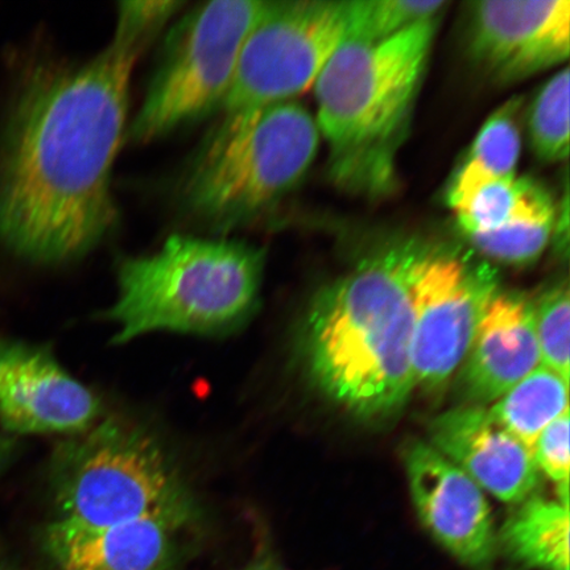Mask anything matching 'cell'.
Masks as SVG:
<instances>
[{
  "label": "cell",
  "mask_w": 570,
  "mask_h": 570,
  "mask_svg": "<svg viewBox=\"0 0 570 570\" xmlns=\"http://www.w3.org/2000/svg\"><path fill=\"white\" fill-rule=\"evenodd\" d=\"M554 217L518 219L502 229L470 237L476 248L505 265H529L544 253L553 232Z\"/></svg>",
  "instance_id": "603a6c76"
},
{
  "label": "cell",
  "mask_w": 570,
  "mask_h": 570,
  "mask_svg": "<svg viewBox=\"0 0 570 570\" xmlns=\"http://www.w3.org/2000/svg\"><path fill=\"white\" fill-rule=\"evenodd\" d=\"M413 508L431 537L472 570H490L498 551L493 514L484 491L426 443L405 452Z\"/></svg>",
  "instance_id": "7c38bea8"
},
{
  "label": "cell",
  "mask_w": 570,
  "mask_h": 570,
  "mask_svg": "<svg viewBox=\"0 0 570 570\" xmlns=\"http://www.w3.org/2000/svg\"><path fill=\"white\" fill-rule=\"evenodd\" d=\"M51 487L59 518L104 527L159 519L190 529L202 511L159 440L137 424L99 420L57 446Z\"/></svg>",
  "instance_id": "8992f818"
},
{
  "label": "cell",
  "mask_w": 570,
  "mask_h": 570,
  "mask_svg": "<svg viewBox=\"0 0 570 570\" xmlns=\"http://www.w3.org/2000/svg\"><path fill=\"white\" fill-rule=\"evenodd\" d=\"M268 4L217 0L184 13L164 41L159 68L126 140L146 145L223 109L240 49Z\"/></svg>",
  "instance_id": "52a82bcc"
},
{
  "label": "cell",
  "mask_w": 570,
  "mask_h": 570,
  "mask_svg": "<svg viewBox=\"0 0 570 570\" xmlns=\"http://www.w3.org/2000/svg\"><path fill=\"white\" fill-rule=\"evenodd\" d=\"M430 445L483 491L519 504L538 494L541 473L532 451L491 415L487 405H461L433 420Z\"/></svg>",
  "instance_id": "4fadbf2b"
},
{
  "label": "cell",
  "mask_w": 570,
  "mask_h": 570,
  "mask_svg": "<svg viewBox=\"0 0 570 570\" xmlns=\"http://www.w3.org/2000/svg\"><path fill=\"white\" fill-rule=\"evenodd\" d=\"M519 107L520 101H510L483 125L448 190L451 208L483 184L517 177L520 156Z\"/></svg>",
  "instance_id": "ac0fdd59"
},
{
  "label": "cell",
  "mask_w": 570,
  "mask_h": 570,
  "mask_svg": "<svg viewBox=\"0 0 570 570\" xmlns=\"http://www.w3.org/2000/svg\"><path fill=\"white\" fill-rule=\"evenodd\" d=\"M240 570H285L268 546H262L254 558Z\"/></svg>",
  "instance_id": "d4e9b609"
},
{
  "label": "cell",
  "mask_w": 570,
  "mask_h": 570,
  "mask_svg": "<svg viewBox=\"0 0 570 570\" xmlns=\"http://www.w3.org/2000/svg\"><path fill=\"white\" fill-rule=\"evenodd\" d=\"M540 365L533 303L498 292L459 368L461 391L472 404L495 403Z\"/></svg>",
  "instance_id": "5bb4252c"
},
{
  "label": "cell",
  "mask_w": 570,
  "mask_h": 570,
  "mask_svg": "<svg viewBox=\"0 0 570 570\" xmlns=\"http://www.w3.org/2000/svg\"><path fill=\"white\" fill-rule=\"evenodd\" d=\"M438 24L425 20L380 41L344 39L321 70L316 122L340 187L368 196L392 188Z\"/></svg>",
  "instance_id": "3957f363"
},
{
  "label": "cell",
  "mask_w": 570,
  "mask_h": 570,
  "mask_svg": "<svg viewBox=\"0 0 570 570\" xmlns=\"http://www.w3.org/2000/svg\"><path fill=\"white\" fill-rule=\"evenodd\" d=\"M505 570H522V569L510 568V569H505Z\"/></svg>",
  "instance_id": "4316f807"
},
{
  "label": "cell",
  "mask_w": 570,
  "mask_h": 570,
  "mask_svg": "<svg viewBox=\"0 0 570 570\" xmlns=\"http://www.w3.org/2000/svg\"><path fill=\"white\" fill-rule=\"evenodd\" d=\"M347 2H269L240 49L223 114L259 109L315 85L346 32Z\"/></svg>",
  "instance_id": "ba28073f"
},
{
  "label": "cell",
  "mask_w": 570,
  "mask_h": 570,
  "mask_svg": "<svg viewBox=\"0 0 570 570\" xmlns=\"http://www.w3.org/2000/svg\"><path fill=\"white\" fill-rule=\"evenodd\" d=\"M569 68L553 76L531 106L529 130L533 153L547 163L569 154Z\"/></svg>",
  "instance_id": "44dd1931"
},
{
  "label": "cell",
  "mask_w": 570,
  "mask_h": 570,
  "mask_svg": "<svg viewBox=\"0 0 570 570\" xmlns=\"http://www.w3.org/2000/svg\"><path fill=\"white\" fill-rule=\"evenodd\" d=\"M534 306L541 365L569 382L570 294L568 283L544 292Z\"/></svg>",
  "instance_id": "7402d4cb"
},
{
  "label": "cell",
  "mask_w": 570,
  "mask_h": 570,
  "mask_svg": "<svg viewBox=\"0 0 570 570\" xmlns=\"http://www.w3.org/2000/svg\"><path fill=\"white\" fill-rule=\"evenodd\" d=\"M443 0H361L347 2L345 38L380 41L443 12Z\"/></svg>",
  "instance_id": "ffe728a7"
},
{
  "label": "cell",
  "mask_w": 570,
  "mask_h": 570,
  "mask_svg": "<svg viewBox=\"0 0 570 570\" xmlns=\"http://www.w3.org/2000/svg\"><path fill=\"white\" fill-rule=\"evenodd\" d=\"M13 454H16V441L0 433V472L9 465Z\"/></svg>",
  "instance_id": "484cf974"
},
{
  "label": "cell",
  "mask_w": 570,
  "mask_h": 570,
  "mask_svg": "<svg viewBox=\"0 0 570 570\" xmlns=\"http://www.w3.org/2000/svg\"><path fill=\"white\" fill-rule=\"evenodd\" d=\"M498 292L495 271L489 266L425 249L413 283L416 387L438 390L458 372Z\"/></svg>",
  "instance_id": "9c48e42d"
},
{
  "label": "cell",
  "mask_w": 570,
  "mask_h": 570,
  "mask_svg": "<svg viewBox=\"0 0 570 570\" xmlns=\"http://www.w3.org/2000/svg\"><path fill=\"white\" fill-rule=\"evenodd\" d=\"M183 530L159 519L95 527L56 518L45 547L61 570H174Z\"/></svg>",
  "instance_id": "9a60e30c"
},
{
  "label": "cell",
  "mask_w": 570,
  "mask_h": 570,
  "mask_svg": "<svg viewBox=\"0 0 570 570\" xmlns=\"http://www.w3.org/2000/svg\"><path fill=\"white\" fill-rule=\"evenodd\" d=\"M468 237L502 229L518 219L554 217L548 191L529 178H509L481 185L452 206Z\"/></svg>",
  "instance_id": "e0dca14e"
},
{
  "label": "cell",
  "mask_w": 570,
  "mask_h": 570,
  "mask_svg": "<svg viewBox=\"0 0 570 570\" xmlns=\"http://www.w3.org/2000/svg\"><path fill=\"white\" fill-rule=\"evenodd\" d=\"M468 52L491 80L510 85L566 61L569 0H483L468 10Z\"/></svg>",
  "instance_id": "30bf717a"
},
{
  "label": "cell",
  "mask_w": 570,
  "mask_h": 570,
  "mask_svg": "<svg viewBox=\"0 0 570 570\" xmlns=\"http://www.w3.org/2000/svg\"><path fill=\"white\" fill-rule=\"evenodd\" d=\"M185 3L122 2L107 46L21 75L0 134V244L36 265L89 254L118 223L114 166L135 66Z\"/></svg>",
  "instance_id": "6da1fadb"
},
{
  "label": "cell",
  "mask_w": 570,
  "mask_h": 570,
  "mask_svg": "<svg viewBox=\"0 0 570 570\" xmlns=\"http://www.w3.org/2000/svg\"><path fill=\"white\" fill-rule=\"evenodd\" d=\"M416 244L377 249L311 304L303 355L326 397L360 419L401 411L416 389L412 367Z\"/></svg>",
  "instance_id": "7a4b0ae2"
},
{
  "label": "cell",
  "mask_w": 570,
  "mask_h": 570,
  "mask_svg": "<svg viewBox=\"0 0 570 570\" xmlns=\"http://www.w3.org/2000/svg\"><path fill=\"white\" fill-rule=\"evenodd\" d=\"M0 570H3V569H0Z\"/></svg>",
  "instance_id": "83f0119b"
},
{
  "label": "cell",
  "mask_w": 570,
  "mask_h": 570,
  "mask_svg": "<svg viewBox=\"0 0 570 570\" xmlns=\"http://www.w3.org/2000/svg\"><path fill=\"white\" fill-rule=\"evenodd\" d=\"M569 410L546 426L532 446L541 474L559 487V501L569 504Z\"/></svg>",
  "instance_id": "cb8c5ba5"
},
{
  "label": "cell",
  "mask_w": 570,
  "mask_h": 570,
  "mask_svg": "<svg viewBox=\"0 0 570 570\" xmlns=\"http://www.w3.org/2000/svg\"><path fill=\"white\" fill-rule=\"evenodd\" d=\"M489 410L499 423L532 451L544 428L569 410V382L540 365Z\"/></svg>",
  "instance_id": "d6986e66"
},
{
  "label": "cell",
  "mask_w": 570,
  "mask_h": 570,
  "mask_svg": "<svg viewBox=\"0 0 570 570\" xmlns=\"http://www.w3.org/2000/svg\"><path fill=\"white\" fill-rule=\"evenodd\" d=\"M223 117L185 173L181 196L203 224L232 230L265 214L303 180L321 134L295 99Z\"/></svg>",
  "instance_id": "5b68a950"
},
{
  "label": "cell",
  "mask_w": 570,
  "mask_h": 570,
  "mask_svg": "<svg viewBox=\"0 0 570 570\" xmlns=\"http://www.w3.org/2000/svg\"><path fill=\"white\" fill-rule=\"evenodd\" d=\"M497 541L498 550L524 568L569 570V504L527 498L504 520Z\"/></svg>",
  "instance_id": "2e32d148"
},
{
  "label": "cell",
  "mask_w": 570,
  "mask_h": 570,
  "mask_svg": "<svg viewBox=\"0 0 570 570\" xmlns=\"http://www.w3.org/2000/svg\"><path fill=\"white\" fill-rule=\"evenodd\" d=\"M265 253L237 239L173 235L154 254L126 258L106 317L116 344L155 332L226 336L244 327L261 302Z\"/></svg>",
  "instance_id": "277c9868"
},
{
  "label": "cell",
  "mask_w": 570,
  "mask_h": 570,
  "mask_svg": "<svg viewBox=\"0 0 570 570\" xmlns=\"http://www.w3.org/2000/svg\"><path fill=\"white\" fill-rule=\"evenodd\" d=\"M102 404L49 348L0 340V424L18 434H75L101 419Z\"/></svg>",
  "instance_id": "8fae6325"
}]
</instances>
